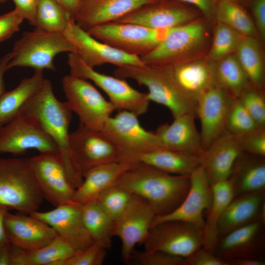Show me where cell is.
Here are the masks:
<instances>
[{"instance_id":"6da1fadb","label":"cell","mask_w":265,"mask_h":265,"mask_svg":"<svg viewBox=\"0 0 265 265\" xmlns=\"http://www.w3.org/2000/svg\"><path fill=\"white\" fill-rule=\"evenodd\" d=\"M72 113L66 102H61L55 97L51 81L45 79L18 116L33 121L53 139L69 180L76 189L83 178L70 146L69 127Z\"/></svg>"},{"instance_id":"7a4b0ae2","label":"cell","mask_w":265,"mask_h":265,"mask_svg":"<svg viewBox=\"0 0 265 265\" xmlns=\"http://www.w3.org/2000/svg\"><path fill=\"white\" fill-rule=\"evenodd\" d=\"M189 175L171 174L135 163L116 185L145 199L156 215L160 216L173 211L184 200L190 186Z\"/></svg>"},{"instance_id":"3957f363","label":"cell","mask_w":265,"mask_h":265,"mask_svg":"<svg viewBox=\"0 0 265 265\" xmlns=\"http://www.w3.org/2000/svg\"><path fill=\"white\" fill-rule=\"evenodd\" d=\"M114 76L145 86L149 101L166 107L173 119L186 113L196 116V102L187 97L173 80L167 66L127 65L117 67Z\"/></svg>"},{"instance_id":"277c9868","label":"cell","mask_w":265,"mask_h":265,"mask_svg":"<svg viewBox=\"0 0 265 265\" xmlns=\"http://www.w3.org/2000/svg\"><path fill=\"white\" fill-rule=\"evenodd\" d=\"M44 200L28 159H0V205L30 214L38 210Z\"/></svg>"},{"instance_id":"5b68a950","label":"cell","mask_w":265,"mask_h":265,"mask_svg":"<svg viewBox=\"0 0 265 265\" xmlns=\"http://www.w3.org/2000/svg\"><path fill=\"white\" fill-rule=\"evenodd\" d=\"M208 27L203 20L194 19L174 27L155 48L141 57L145 65L171 66L194 59L207 43Z\"/></svg>"},{"instance_id":"8992f818","label":"cell","mask_w":265,"mask_h":265,"mask_svg":"<svg viewBox=\"0 0 265 265\" xmlns=\"http://www.w3.org/2000/svg\"><path fill=\"white\" fill-rule=\"evenodd\" d=\"M13 55L7 70L13 67H30L36 70H56L55 56L61 53H75L73 44L63 33L47 32L35 28L25 32L13 46Z\"/></svg>"},{"instance_id":"52a82bcc","label":"cell","mask_w":265,"mask_h":265,"mask_svg":"<svg viewBox=\"0 0 265 265\" xmlns=\"http://www.w3.org/2000/svg\"><path fill=\"white\" fill-rule=\"evenodd\" d=\"M174 27L154 29L113 21L86 30L97 39L127 53L142 57L162 42Z\"/></svg>"},{"instance_id":"ba28073f","label":"cell","mask_w":265,"mask_h":265,"mask_svg":"<svg viewBox=\"0 0 265 265\" xmlns=\"http://www.w3.org/2000/svg\"><path fill=\"white\" fill-rule=\"evenodd\" d=\"M68 64L71 75L93 81L107 95L116 110L129 111L138 116L147 111L150 101L147 93L134 89L125 79L95 71L74 53H69Z\"/></svg>"},{"instance_id":"9c48e42d","label":"cell","mask_w":265,"mask_h":265,"mask_svg":"<svg viewBox=\"0 0 265 265\" xmlns=\"http://www.w3.org/2000/svg\"><path fill=\"white\" fill-rule=\"evenodd\" d=\"M101 131L119 150L122 162L132 163L138 155L162 148L156 133L145 130L138 116L129 111L119 110L110 117Z\"/></svg>"},{"instance_id":"30bf717a","label":"cell","mask_w":265,"mask_h":265,"mask_svg":"<svg viewBox=\"0 0 265 265\" xmlns=\"http://www.w3.org/2000/svg\"><path fill=\"white\" fill-rule=\"evenodd\" d=\"M66 102L72 112L78 116L80 124L90 129L102 130L116 110L87 80L71 74L62 80Z\"/></svg>"},{"instance_id":"8fae6325","label":"cell","mask_w":265,"mask_h":265,"mask_svg":"<svg viewBox=\"0 0 265 265\" xmlns=\"http://www.w3.org/2000/svg\"><path fill=\"white\" fill-rule=\"evenodd\" d=\"M203 230L190 223L169 220L152 226L145 250H160L186 258L203 247Z\"/></svg>"},{"instance_id":"7c38bea8","label":"cell","mask_w":265,"mask_h":265,"mask_svg":"<svg viewBox=\"0 0 265 265\" xmlns=\"http://www.w3.org/2000/svg\"><path fill=\"white\" fill-rule=\"evenodd\" d=\"M156 215L147 201L133 194L125 210L114 221L112 234L121 241V259L124 263L132 259L137 244H144Z\"/></svg>"},{"instance_id":"4fadbf2b","label":"cell","mask_w":265,"mask_h":265,"mask_svg":"<svg viewBox=\"0 0 265 265\" xmlns=\"http://www.w3.org/2000/svg\"><path fill=\"white\" fill-rule=\"evenodd\" d=\"M71 148L76 162L83 174L102 164L121 161L119 150L102 131L80 123L70 133Z\"/></svg>"},{"instance_id":"5bb4252c","label":"cell","mask_w":265,"mask_h":265,"mask_svg":"<svg viewBox=\"0 0 265 265\" xmlns=\"http://www.w3.org/2000/svg\"><path fill=\"white\" fill-rule=\"evenodd\" d=\"M44 199L54 207L72 201V185L58 154H39L28 159Z\"/></svg>"},{"instance_id":"9a60e30c","label":"cell","mask_w":265,"mask_h":265,"mask_svg":"<svg viewBox=\"0 0 265 265\" xmlns=\"http://www.w3.org/2000/svg\"><path fill=\"white\" fill-rule=\"evenodd\" d=\"M63 34L74 45V53L92 68L107 63L117 67L145 65L140 57L127 53L94 38L79 26L73 18Z\"/></svg>"},{"instance_id":"2e32d148","label":"cell","mask_w":265,"mask_h":265,"mask_svg":"<svg viewBox=\"0 0 265 265\" xmlns=\"http://www.w3.org/2000/svg\"><path fill=\"white\" fill-rule=\"evenodd\" d=\"M30 149L36 150L39 154H59L53 139L33 121L17 116L3 126L0 134V154L17 157Z\"/></svg>"},{"instance_id":"e0dca14e","label":"cell","mask_w":265,"mask_h":265,"mask_svg":"<svg viewBox=\"0 0 265 265\" xmlns=\"http://www.w3.org/2000/svg\"><path fill=\"white\" fill-rule=\"evenodd\" d=\"M189 178L188 191L181 204L167 214L156 215L151 227L163 221L181 220L203 230L205 223L204 212L210 208L212 201V185L202 165L190 174Z\"/></svg>"},{"instance_id":"ac0fdd59","label":"cell","mask_w":265,"mask_h":265,"mask_svg":"<svg viewBox=\"0 0 265 265\" xmlns=\"http://www.w3.org/2000/svg\"><path fill=\"white\" fill-rule=\"evenodd\" d=\"M233 98L214 83L197 100L196 115L201 123L204 150L226 132V116Z\"/></svg>"},{"instance_id":"d6986e66","label":"cell","mask_w":265,"mask_h":265,"mask_svg":"<svg viewBox=\"0 0 265 265\" xmlns=\"http://www.w3.org/2000/svg\"><path fill=\"white\" fill-rule=\"evenodd\" d=\"M30 215L42 220L76 250L84 249L94 241L84 224L81 205L73 201L49 211H35Z\"/></svg>"},{"instance_id":"ffe728a7","label":"cell","mask_w":265,"mask_h":265,"mask_svg":"<svg viewBox=\"0 0 265 265\" xmlns=\"http://www.w3.org/2000/svg\"><path fill=\"white\" fill-rule=\"evenodd\" d=\"M265 226L256 221L222 236L218 240L214 254L226 262L238 258L265 261Z\"/></svg>"},{"instance_id":"44dd1931","label":"cell","mask_w":265,"mask_h":265,"mask_svg":"<svg viewBox=\"0 0 265 265\" xmlns=\"http://www.w3.org/2000/svg\"><path fill=\"white\" fill-rule=\"evenodd\" d=\"M195 16L181 1L164 0L145 5L116 21L159 29L179 26L194 20Z\"/></svg>"},{"instance_id":"7402d4cb","label":"cell","mask_w":265,"mask_h":265,"mask_svg":"<svg viewBox=\"0 0 265 265\" xmlns=\"http://www.w3.org/2000/svg\"><path fill=\"white\" fill-rule=\"evenodd\" d=\"M4 226L9 241L24 251H31L50 243L57 236L55 230L42 220L28 214L9 212Z\"/></svg>"},{"instance_id":"603a6c76","label":"cell","mask_w":265,"mask_h":265,"mask_svg":"<svg viewBox=\"0 0 265 265\" xmlns=\"http://www.w3.org/2000/svg\"><path fill=\"white\" fill-rule=\"evenodd\" d=\"M243 152L236 136L227 131L199 157L211 185L229 179Z\"/></svg>"},{"instance_id":"cb8c5ba5","label":"cell","mask_w":265,"mask_h":265,"mask_svg":"<svg viewBox=\"0 0 265 265\" xmlns=\"http://www.w3.org/2000/svg\"><path fill=\"white\" fill-rule=\"evenodd\" d=\"M156 0H82L74 19L85 30L92 26L116 21Z\"/></svg>"},{"instance_id":"d4e9b609","label":"cell","mask_w":265,"mask_h":265,"mask_svg":"<svg viewBox=\"0 0 265 265\" xmlns=\"http://www.w3.org/2000/svg\"><path fill=\"white\" fill-rule=\"evenodd\" d=\"M195 116L193 114H184L174 118L171 124L159 125L155 132L162 148L200 157L204 150Z\"/></svg>"},{"instance_id":"484cf974","label":"cell","mask_w":265,"mask_h":265,"mask_svg":"<svg viewBox=\"0 0 265 265\" xmlns=\"http://www.w3.org/2000/svg\"><path fill=\"white\" fill-rule=\"evenodd\" d=\"M167 66L180 89L196 102L215 83L213 62L207 59L196 58Z\"/></svg>"},{"instance_id":"4316f807","label":"cell","mask_w":265,"mask_h":265,"mask_svg":"<svg viewBox=\"0 0 265 265\" xmlns=\"http://www.w3.org/2000/svg\"><path fill=\"white\" fill-rule=\"evenodd\" d=\"M134 163L114 162L95 166L83 174V181L76 189L72 201L80 205L94 202Z\"/></svg>"},{"instance_id":"83f0119b","label":"cell","mask_w":265,"mask_h":265,"mask_svg":"<svg viewBox=\"0 0 265 265\" xmlns=\"http://www.w3.org/2000/svg\"><path fill=\"white\" fill-rule=\"evenodd\" d=\"M265 202V189L234 197L221 216L218 224V239L237 229L256 221Z\"/></svg>"},{"instance_id":"f1b7e54d","label":"cell","mask_w":265,"mask_h":265,"mask_svg":"<svg viewBox=\"0 0 265 265\" xmlns=\"http://www.w3.org/2000/svg\"><path fill=\"white\" fill-rule=\"evenodd\" d=\"M212 185V198L203 229V247L214 253L218 240V224L224 211L234 197L232 176Z\"/></svg>"},{"instance_id":"f546056e","label":"cell","mask_w":265,"mask_h":265,"mask_svg":"<svg viewBox=\"0 0 265 265\" xmlns=\"http://www.w3.org/2000/svg\"><path fill=\"white\" fill-rule=\"evenodd\" d=\"M231 176L234 197L265 189V157L243 153Z\"/></svg>"},{"instance_id":"4dcf8cb0","label":"cell","mask_w":265,"mask_h":265,"mask_svg":"<svg viewBox=\"0 0 265 265\" xmlns=\"http://www.w3.org/2000/svg\"><path fill=\"white\" fill-rule=\"evenodd\" d=\"M132 162L149 165L171 174L181 175H189L201 165L198 157L164 148L138 155Z\"/></svg>"},{"instance_id":"1f68e13d","label":"cell","mask_w":265,"mask_h":265,"mask_svg":"<svg viewBox=\"0 0 265 265\" xmlns=\"http://www.w3.org/2000/svg\"><path fill=\"white\" fill-rule=\"evenodd\" d=\"M12 245L11 265H59L76 251L57 235L48 244L31 251Z\"/></svg>"},{"instance_id":"d6a6232c","label":"cell","mask_w":265,"mask_h":265,"mask_svg":"<svg viewBox=\"0 0 265 265\" xmlns=\"http://www.w3.org/2000/svg\"><path fill=\"white\" fill-rule=\"evenodd\" d=\"M43 71L36 70L32 76L23 79L18 85L0 97V126L16 118L21 109L42 85Z\"/></svg>"},{"instance_id":"836d02e7","label":"cell","mask_w":265,"mask_h":265,"mask_svg":"<svg viewBox=\"0 0 265 265\" xmlns=\"http://www.w3.org/2000/svg\"><path fill=\"white\" fill-rule=\"evenodd\" d=\"M216 84L230 95L238 98L251 84L234 53L213 62Z\"/></svg>"},{"instance_id":"e575fe53","label":"cell","mask_w":265,"mask_h":265,"mask_svg":"<svg viewBox=\"0 0 265 265\" xmlns=\"http://www.w3.org/2000/svg\"><path fill=\"white\" fill-rule=\"evenodd\" d=\"M234 54L251 85L263 89L265 64L262 50L257 38L245 36Z\"/></svg>"},{"instance_id":"d590c367","label":"cell","mask_w":265,"mask_h":265,"mask_svg":"<svg viewBox=\"0 0 265 265\" xmlns=\"http://www.w3.org/2000/svg\"><path fill=\"white\" fill-rule=\"evenodd\" d=\"M81 214L85 227L94 241L111 246L114 221L95 202L81 205Z\"/></svg>"},{"instance_id":"8d00e7d4","label":"cell","mask_w":265,"mask_h":265,"mask_svg":"<svg viewBox=\"0 0 265 265\" xmlns=\"http://www.w3.org/2000/svg\"><path fill=\"white\" fill-rule=\"evenodd\" d=\"M72 18L67 10L55 0H39L35 26L49 32L63 33Z\"/></svg>"},{"instance_id":"74e56055","label":"cell","mask_w":265,"mask_h":265,"mask_svg":"<svg viewBox=\"0 0 265 265\" xmlns=\"http://www.w3.org/2000/svg\"><path fill=\"white\" fill-rule=\"evenodd\" d=\"M214 17L246 36L259 35L254 21L239 4L228 0H219Z\"/></svg>"},{"instance_id":"f35d334b","label":"cell","mask_w":265,"mask_h":265,"mask_svg":"<svg viewBox=\"0 0 265 265\" xmlns=\"http://www.w3.org/2000/svg\"><path fill=\"white\" fill-rule=\"evenodd\" d=\"M245 36L230 26L218 22L207 59L215 62L234 53Z\"/></svg>"},{"instance_id":"ab89813d","label":"cell","mask_w":265,"mask_h":265,"mask_svg":"<svg viewBox=\"0 0 265 265\" xmlns=\"http://www.w3.org/2000/svg\"><path fill=\"white\" fill-rule=\"evenodd\" d=\"M133 194L115 185L102 192L95 202L115 221L128 206Z\"/></svg>"},{"instance_id":"60d3db41","label":"cell","mask_w":265,"mask_h":265,"mask_svg":"<svg viewBox=\"0 0 265 265\" xmlns=\"http://www.w3.org/2000/svg\"><path fill=\"white\" fill-rule=\"evenodd\" d=\"M258 127L239 99L233 98L226 116V131L235 136H239Z\"/></svg>"},{"instance_id":"b9f144b4","label":"cell","mask_w":265,"mask_h":265,"mask_svg":"<svg viewBox=\"0 0 265 265\" xmlns=\"http://www.w3.org/2000/svg\"><path fill=\"white\" fill-rule=\"evenodd\" d=\"M238 98L257 126L265 128V96L263 89L250 85Z\"/></svg>"},{"instance_id":"7bdbcfd3","label":"cell","mask_w":265,"mask_h":265,"mask_svg":"<svg viewBox=\"0 0 265 265\" xmlns=\"http://www.w3.org/2000/svg\"><path fill=\"white\" fill-rule=\"evenodd\" d=\"M107 249L103 242L94 241L84 249L76 250L59 265H101L105 261Z\"/></svg>"},{"instance_id":"ee69618b","label":"cell","mask_w":265,"mask_h":265,"mask_svg":"<svg viewBox=\"0 0 265 265\" xmlns=\"http://www.w3.org/2000/svg\"><path fill=\"white\" fill-rule=\"evenodd\" d=\"M236 136L243 153L265 157V128L258 127Z\"/></svg>"},{"instance_id":"f6af8a7d","label":"cell","mask_w":265,"mask_h":265,"mask_svg":"<svg viewBox=\"0 0 265 265\" xmlns=\"http://www.w3.org/2000/svg\"><path fill=\"white\" fill-rule=\"evenodd\" d=\"M134 258L140 265H185V258L160 250H147L135 253Z\"/></svg>"},{"instance_id":"bcb514c9","label":"cell","mask_w":265,"mask_h":265,"mask_svg":"<svg viewBox=\"0 0 265 265\" xmlns=\"http://www.w3.org/2000/svg\"><path fill=\"white\" fill-rule=\"evenodd\" d=\"M24 19L16 9L0 16V43L18 31Z\"/></svg>"},{"instance_id":"7dc6e473","label":"cell","mask_w":265,"mask_h":265,"mask_svg":"<svg viewBox=\"0 0 265 265\" xmlns=\"http://www.w3.org/2000/svg\"><path fill=\"white\" fill-rule=\"evenodd\" d=\"M185 265H229L225 260L214 253L201 247L185 258Z\"/></svg>"},{"instance_id":"c3c4849f","label":"cell","mask_w":265,"mask_h":265,"mask_svg":"<svg viewBox=\"0 0 265 265\" xmlns=\"http://www.w3.org/2000/svg\"><path fill=\"white\" fill-rule=\"evenodd\" d=\"M16 9L32 26H35V15L39 0H12Z\"/></svg>"},{"instance_id":"681fc988","label":"cell","mask_w":265,"mask_h":265,"mask_svg":"<svg viewBox=\"0 0 265 265\" xmlns=\"http://www.w3.org/2000/svg\"><path fill=\"white\" fill-rule=\"evenodd\" d=\"M251 9L258 35L265 37V0H253Z\"/></svg>"},{"instance_id":"f907efd6","label":"cell","mask_w":265,"mask_h":265,"mask_svg":"<svg viewBox=\"0 0 265 265\" xmlns=\"http://www.w3.org/2000/svg\"><path fill=\"white\" fill-rule=\"evenodd\" d=\"M191 4L200 10L208 19L214 17L216 7L219 0H179Z\"/></svg>"},{"instance_id":"816d5d0a","label":"cell","mask_w":265,"mask_h":265,"mask_svg":"<svg viewBox=\"0 0 265 265\" xmlns=\"http://www.w3.org/2000/svg\"><path fill=\"white\" fill-rule=\"evenodd\" d=\"M12 245L10 241L0 244V265H11Z\"/></svg>"},{"instance_id":"f5cc1de1","label":"cell","mask_w":265,"mask_h":265,"mask_svg":"<svg viewBox=\"0 0 265 265\" xmlns=\"http://www.w3.org/2000/svg\"><path fill=\"white\" fill-rule=\"evenodd\" d=\"M13 55L11 52L4 55L0 59V97L5 92L3 76L7 70V65Z\"/></svg>"},{"instance_id":"db71d44e","label":"cell","mask_w":265,"mask_h":265,"mask_svg":"<svg viewBox=\"0 0 265 265\" xmlns=\"http://www.w3.org/2000/svg\"><path fill=\"white\" fill-rule=\"evenodd\" d=\"M61 4L74 19L81 3L82 0H55Z\"/></svg>"},{"instance_id":"11a10c76","label":"cell","mask_w":265,"mask_h":265,"mask_svg":"<svg viewBox=\"0 0 265 265\" xmlns=\"http://www.w3.org/2000/svg\"><path fill=\"white\" fill-rule=\"evenodd\" d=\"M9 210L0 204V244L9 241L4 226V219Z\"/></svg>"},{"instance_id":"9f6ffc18","label":"cell","mask_w":265,"mask_h":265,"mask_svg":"<svg viewBox=\"0 0 265 265\" xmlns=\"http://www.w3.org/2000/svg\"><path fill=\"white\" fill-rule=\"evenodd\" d=\"M229 265H265V261L250 259L238 258L228 260Z\"/></svg>"},{"instance_id":"6f0895ef","label":"cell","mask_w":265,"mask_h":265,"mask_svg":"<svg viewBox=\"0 0 265 265\" xmlns=\"http://www.w3.org/2000/svg\"><path fill=\"white\" fill-rule=\"evenodd\" d=\"M259 221L265 224V202L262 205L259 214Z\"/></svg>"},{"instance_id":"680465c9","label":"cell","mask_w":265,"mask_h":265,"mask_svg":"<svg viewBox=\"0 0 265 265\" xmlns=\"http://www.w3.org/2000/svg\"><path fill=\"white\" fill-rule=\"evenodd\" d=\"M230 0V1L239 4V3L242 2L244 0Z\"/></svg>"},{"instance_id":"91938a15","label":"cell","mask_w":265,"mask_h":265,"mask_svg":"<svg viewBox=\"0 0 265 265\" xmlns=\"http://www.w3.org/2000/svg\"><path fill=\"white\" fill-rule=\"evenodd\" d=\"M7 0H0V3H3L6 2Z\"/></svg>"},{"instance_id":"94428289","label":"cell","mask_w":265,"mask_h":265,"mask_svg":"<svg viewBox=\"0 0 265 265\" xmlns=\"http://www.w3.org/2000/svg\"><path fill=\"white\" fill-rule=\"evenodd\" d=\"M3 127V126H0V134L1 133V132L2 131Z\"/></svg>"},{"instance_id":"6125c7cd","label":"cell","mask_w":265,"mask_h":265,"mask_svg":"<svg viewBox=\"0 0 265 265\" xmlns=\"http://www.w3.org/2000/svg\"><path fill=\"white\" fill-rule=\"evenodd\" d=\"M157 0V1H162V0Z\"/></svg>"}]
</instances>
